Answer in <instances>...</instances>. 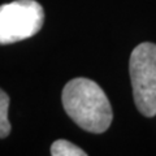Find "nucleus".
Instances as JSON below:
<instances>
[{"label": "nucleus", "instance_id": "f03ea898", "mask_svg": "<svg viewBox=\"0 0 156 156\" xmlns=\"http://www.w3.org/2000/svg\"><path fill=\"white\" fill-rule=\"evenodd\" d=\"M129 73L138 111L146 117L156 116V44L144 42L134 48Z\"/></svg>", "mask_w": 156, "mask_h": 156}, {"label": "nucleus", "instance_id": "7ed1b4c3", "mask_svg": "<svg viewBox=\"0 0 156 156\" xmlns=\"http://www.w3.org/2000/svg\"><path fill=\"white\" fill-rule=\"evenodd\" d=\"M44 9L35 0H16L0 5V44H13L41 31Z\"/></svg>", "mask_w": 156, "mask_h": 156}, {"label": "nucleus", "instance_id": "39448f33", "mask_svg": "<svg viewBox=\"0 0 156 156\" xmlns=\"http://www.w3.org/2000/svg\"><path fill=\"white\" fill-rule=\"evenodd\" d=\"M8 108H9V96L7 92L0 89V139L7 138L11 133V122L8 120Z\"/></svg>", "mask_w": 156, "mask_h": 156}, {"label": "nucleus", "instance_id": "20e7f679", "mask_svg": "<svg viewBox=\"0 0 156 156\" xmlns=\"http://www.w3.org/2000/svg\"><path fill=\"white\" fill-rule=\"evenodd\" d=\"M52 156H86L87 154L78 146L73 144L69 140L57 139L51 146Z\"/></svg>", "mask_w": 156, "mask_h": 156}, {"label": "nucleus", "instance_id": "f257e3e1", "mask_svg": "<svg viewBox=\"0 0 156 156\" xmlns=\"http://www.w3.org/2000/svg\"><path fill=\"white\" fill-rule=\"evenodd\" d=\"M62 107L74 122L90 133H104L113 113L103 89L89 78H74L62 89Z\"/></svg>", "mask_w": 156, "mask_h": 156}]
</instances>
